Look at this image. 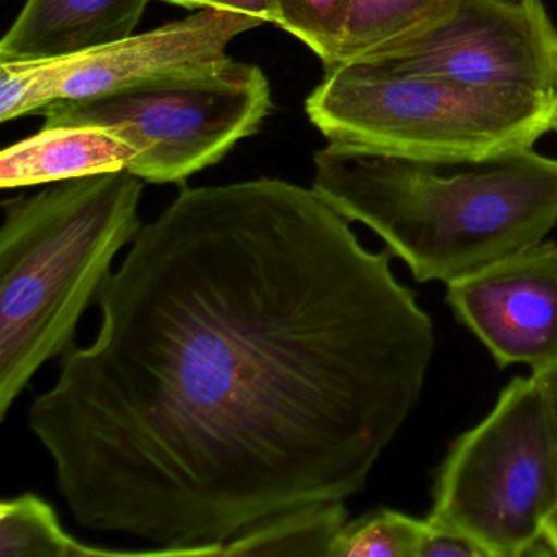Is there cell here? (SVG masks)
<instances>
[{
  "mask_svg": "<svg viewBox=\"0 0 557 557\" xmlns=\"http://www.w3.org/2000/svg\"><path fill=\"white\" fill-rule=\"evenodd\" d=\"M97 305L28 426L76 523L182 556L360 494L436 347L391 253L278 178L184 188Z\"/></svg>",
  "mask_w": 557,
  "mask_h": 557,
  "instance_id": "obj_1",
  "label": "cell"
},
{
  "mask_svg": "<svg viewBox=\"0 0 557 557\" xmlns=\"http://www.w3.org/2000/svg\"><path fill=\"white\" fill-rule=\"evenodd\" d=\"M312 190L380 236L420 283L448 285L557 224V159L533 148L443 159L329 143L315 152Z\"/></svg>",
  "mask_w": 557,
  "mask_h": 557,
  "instance_id": "obj_2",
  "label": "cell"
},
{
  "mask_svg": "<svg viewBox=\"0 0 557 557\" xmlns=\"http://www.w3.org/2000/svg\"><path fill=\"white\" fill-rule=\"evenodd\" d=\"M145 181L129 171L54 182L4 203L0 230V420L74 344L112 263L141 231Z\"/></svg>",
  "mask_w": 557,
  "mask_h": 557,
  "instance_id": "obj_3",
  "label": "cell"
},
{
  "mask_svg": "<svg viewBox=\"0 0 557 557\" xmlns=\"http://www.w3.org/2000/svg\"><path fill=\"white\" fill-rule=\"evenodd\" d=\"M306 113L335 145L412 158H479L533 148L554 132L557 96L347 63L325 70Z\"/></svg>",
  "mask_w": 557,
  "mask_h": 557,
  "instance_id": "obj_4",
  "label": "cell"
},
{
  "mask_svg": "<svg viewBox=\"0 0 557 557\" xmlns=\"http://www.w3.org/2000/svg\"><path fill=\"white\" fill-rule=\"evenodd\" d=\"M557 507V438L534 374L515 377L491 412L449 446L436 471L429 520L461 531L488 557L541 556Z\"/></svg>",
  "mask_w": 557,
  "mask_h": 557,
  "instance_id": "obj_5",
  "label": "cell"
},
{
  "mask_svg": "<svg viewBox=\"0 0 557 557\" xmlns=\"http://www.w3.org/2000/svg\"><path fill=\"white\" fill-rule=\"evenodd\" d=\"M269 79L227 60L81 100H57L44 126H100L138 152L128 169L148 184H184L259 132L272 112Z\"/></svg>",
  "mask_w": 557,
  "mask_h": 557,
  "instance_id": "obj_6",
  "label": "cell"
},
{
  "mask_svg": "<svg viewBox=\"0 0 557 557\" xmlns=\"http://www.w3.org/2000/svg\"><path fill=\"white\" fill-rule=\"evenodd\" d=\"M360 63L557 96V28L543 0H446L419 30Z\"/></svg>",
  "mask_w": 557,
  "mask_h": 557,
  "instance_id": "obj_7",
  "label": "cell"
},
{
  "mask_svg": "<svg viewBox=\"0 0 557 557\" xmlns=\"http://www.w3.org/2000/svg\"><path fill=\"white\" fill-rule=\"evenodd\" d=\"M446 302L500 368L557 364V243L541 240L446 285Z\"/></svg>",
  "mask_w": 557,
  "mask_h": 557,
  "instance_id": "obj_8",
  "label": "cell"
},
{
  "mask_svg": "<svg viewBox=\"0 0 557 557\" xmlns=\"http://www.w3.org/2000/svg\"><path fill=\"white\" fill-rule=\"evenodd\" d=\"M263 24L249 15L203 9L146 34L53 60L58 100L89 99L168 74L221 63L230 58L231 41Z\"/></svg>",
  "mask_w": 557,
  "mask_h": 557,
  "instance_id": "obj_9",
  "label": "cell"
},
{
  "mask_svg": "<svg viewBox=\"0 0 557 557\" xmlns=\"http://www.w3.org/2000/svg\"><path fill=\"white\" fill-rule=\"evenodd\" d=\"M149 0H27L0 61L63 60L132 37Z\"/></svg>",
  "mask_w": 557,
  "mask_h": 557,
  "instance_id": "obj_10",
  "label": "cell"
},
{
  "mask_svg": "<svg viewBox=\"0 0 557 557\" xmlns=\"http://www.w3.org/2000/svg\"><path fill=\"white\" fill-rule=\"evenodd\" d=\"M138 152L100 126H44L0 154V187H34L128 171Z\"/></svg>",
  "mask_w": 557,
  "mask_h": 557,
  "instance_id": "obj_11",
  "label": "cell"
},
{
  "mask_svg": "<svg viewBox=\"0 0 557 557\" xmlns=\"http://www.w3.org/2000/svg\"><path fill=\"white\" fill-rule=\"evenodd\" d=\"M0 556L2 557H165L178 550H116L90 546L71 536L53 505L35 494H22L0 504Z\"/></svg>",
  "mask_w": 557,
  "mask_h": 557,
  "instance_id": "obj_12",
  "label": "cell"
},
{
  "mask_svg": "<svg viewBox=\"0 0 557 557\" xmlns=\"http://www.w3.org/2000/svg\"><path fill=\"white\" fill-rule=\"evenodd\" d=\"M348 521L345 502H319L273 515L223 544L221 556L329 557Z\"/></svg>",
  "mask_w": 557,
  "mask_h": 557,
  "instance_id": "obj_13",
  "label": "cell"
},
{
  "mask_svg": "<svg viewBox=\"0 0 557 557\" xmlns=\"http://www.w3.org/2000/svg\"><path fill=\"white\" fill-rule=\"evenodd\" d=\"M445 4L446 0H351L347 34L334 66L371 60L423 27Z\"/></svg>",
  "mask_w": 557,
  "mask_h": 557,
  "instance_id": "obj_14",
  "label": "cell"
},
{
  "mask_svg": "<svg viewBox=\"0 0 557 557\" xmlns=\"http://www.w3.org/2000/svg\"><path fill=\"white\" fill-rule=\"evenodd\" d=\"M426 518L380 508L348 520L329 557H417Z\"/></svg>",
  "mask_w": 557,
  "mask_h": 557,
  "instance_id": "obj_15",
  "label": "cell"
},
{
  "mask_svg": "<svg viewBox=\"0 0 557 557\" xmlns=\"http://www.w3.org/2000/svg\"><path fill=\"white\" fill-rule=\"evenodd\" d=\"M351 0H272V24L308 45L325 70L337 63Z\"/></svg>",
  "mask_w": 557,
  "mask_h": 557,
  "instance_id": "obj_16",
  "label": "cell"
},
{
  "mask_svg": "<svg viewBox=\"0 0 557 557\" xmlns=\"http://www.w3.org/2000/svg\"><path fill=\"white\" fill-rule=\"evenodd\" d=\"M57 100L53 60L0 61V122L41 113Z\"/></svg>",
  "mask_w": 557,
  "mask_h": 557,
  "instance_id": "obj_17",
  "label": "cell"
},
{
  "mask_svg": "<svg viewBox=\"0 0 557 557\" xmlns=\"http://www.w3.org/2000/svg\"><path fill=\"white\" fill-rule=\"evenodd\" d=\"M417 557H488L484 547L468 534L443 524L432 523L426 518L425 531L420 541Z\"/></svg>",
  "mask_w": 557,
  "mask_h": 557,
  "instance_id": "obj_18",
  "label": "cell"
},
{
  "mask_svg": "<svg viewBox=\"0 0 557 557\" xmlns=\"http://www.w3.org/2000/svg\"><path fill=\"white\" fill-rule=\"evenodd\" d=\"M168 4L178 8L191 9V11H214L236 12V14L249 15L260 18L265 24H272V0H164Z\"/></svg>",
  "mask_w": 557,
  "mask_h": 557,
  "instance_id": "obj_19",
  "label": "cell"
},
{
  "mask_svg": "<svg viewBox=\"0 0 557 557\" xmlns=\"http://www.w3.org/2000/svg\"><path fill=\"white\" fill-rule=\"evenodd\" d=\"M531 374H534V376L537 377L541 387H543L544 394H546L557 438V364L546 368V370L534 371V373Z\"/></svg>",
  "mask_w": 557,
  "mask_h": 557,
  "instance_id": "obj_20",
  "label": "cell"
},
{
  "mask_svg": "<svg viewBox=\"0 0 557 557\" xmlns=\"http://www.w3.org/2000/svg\"><path fill=\"white\" fill-rule=\"evenodd\" d=\"M541 549L544 556H557V507L550 511L543 524Z\"/></svg>",
  "mask_w": 557,
  "mask_h": 557,
  "instance_id": "obj_21",
  "label": "cell"
},
{
  "mask_svg": "<svg viewBox=\"0 0 557 557\" xmlns=\"http://www.w3.org/2000/svg\"><path fill=\"white\" fill-rule=\"evenodd\" d=\"M554 129H556V133H557V120H556V128H554Z\"/></svg>",
  "mask_w": 557,
  "mask_h": 557,
  "instance_id": "obj_22",
  "label": "cell"
}]
</instances>
